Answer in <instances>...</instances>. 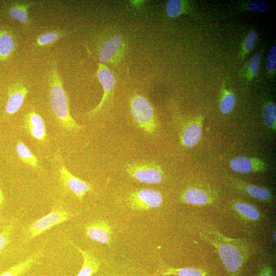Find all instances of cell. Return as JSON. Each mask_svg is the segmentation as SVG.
I'll return each mask as SVG.
<instances>
[{
	"label": "cell",
	"instance_id": "26",
	"mask_svg": "<svg viewBox=\"0 0 276 276\" xmlns=\"http://www.w3.org/2000/svg\"><path fill=\"white\" fill-rule=\"evenodd\" d=\"M65 32L53 30L41 34L37 39L36 44L38 47H45L51 45L63 38Z\"/></svg>",
	"mask_w": 276,
	"mask_h": 276
},
{
	"label": "cell",
	"instance_id": "32",
	"mask_svg": "<svg viewBox=\"0 0 276 276\" xmlns=\"http://www.w3.org/2000/svg\"><path fill=\"white\" fill-rule=\"evenodd\" d=\"M265 67L270 75H274L276 69V46H273L265 59Z\"/></svg>",
	"mask_w": 276,
	"mask_h": 276
},
{
	"label": "cell",
	"instance_id": "30",
	"mask_svg": "<svg viewBox=\"0 0 276 276\" xmlns=\"http://www.w3.org/2000/svg\"><path fill=\"white\" fill-rule=\"evenodd\" d=\"M15 226V222H12L6 226L2 232L0 233V255L9 244Z\"/></svg>",
	"mask_w": 276,
	"mask_h": 276
},
{
	"label": "cell",
	"instance_id": "20",
	"mask_svg": "<svg viewBox=\"0 0 276 276\" xmlns=\"http://www.w3.org/2000/svg\"><path fill=\"white\" fill-rule=\"evenodd\" d=\"M232 208L242 220L248 222H257L261 219L260 211L255 205L252 204L236 201L233 203Z\"/></svg>",
	"mask_w": 276,
	"mask_h": 276
},
{
	"label": "cell",
	"instance_id": "11",
	"mask_svg": "<svg viewBox=\"0 0 276 276\" xmlns=\"http://www.w3.org/2000/svg\"><path fill=\"white\" fill-rule=\"evenodd\" d=\"M86 235L91 240L110 245L112 241L113 231L109 223L104 220L89 223L85 227Z\"/></svg>",
	"mask_w": 276,
	"mask_h": 276
},
{
	"label": "cell",
	"instance_id": "18",
	"mask_svg": "<svg viewBox=\"0 0 276 276\" xmlns=\"http://www.w3.org/2000/svg\"><path fill=\"white\" fill-rule=\"evenodd\" d=\"M180 200L183 203L197 206H204L212 202V198L205 191L195 188L182 193Z\"/></svg>",
	"mask_w": 276,
	"mask_h": 276
},
{
	"label": "cell",
	"instance_id": "21",
	"mask_svg": "<svg viewBox=\"0 0 276 276\" xmlns=\"http://www.w3.org/2000/svg\"><path fill=\"white\" fill-rule=\"evenodd\" d=\"M43 254V250L39 251L27 259L18 263L2 274H0V276H20L23 274L40 259Z\"/></svg>",
	"mask_w": 276,
	"mask_h": 276
},
{
	"label": "cell",
	"instance_id": "15",
	"mask_svg": "<svg viewBox=\"0 0 276 276\" xmlns=\"http://www.w3.org/2000/svg\"><path fill=\"white\" fill-rule=\"evenodd\" d=\"M25 127L27 132L35 139L43 141L46 138L45 125L40 115L35 112L27 113L24 119Z\"/></svg>",
	"mask_w": 276,
	"mask_h": 276
},
{
	"label": "cell",
	"instance_id": "35",
	"mask_svg": "<svg viewBox=\"0 0 276 276\" xmlns=\"http://www.w3.org/2000/svg\"><path fill=\"white\" fill-rule=\"evenodd\" d=\"M273 240L275 241V231L274 232L273 235Z\"/></svg>",
	"mask_w": 276,
	"mask_h": 276
},
{
	"label": "cell",
	"instance_id": "29",
	"mask_svg": "<svg viewBox=\"0 0 276 276\" xmlns=\"http://www.w3.org/2000/svg\"><path fill=\"white\" fill-rule=\"evenodd\" d=\"M258 42V35L256 32H251L247 36L241 47L240 53L241 58L244 59L247 54L251 52L256 47Z\"/></svg>",
	"mask_w": 276,
	"mask_h": 276
},
{
	"label": "cell",
	"instance_id": "5",
	"mask_svg": "<svg viewBox=\"0 0 276 276\" xmlns=\"http://www.w3.org/2000/svg\"><path fill=\"white\" fill-rule=\"evenodd\" d=\"M126 170L132 178L146 184L160 183L164 176L161 167L154 162L128 164Z\"/></svg>",
	"mask_w": 276,
	"mask_h": 276
},
{
	"label": "cell",
	"instance_id": "33",
	"mask_svg": "<svg viewBox=\"0 0 276 276\" xmlns=\"http://www.w3.org/2000/svg\"><path fill=\"white\" fill-rule=\"evenodd\" d=\"M258 276H274L273 270L269 266H264L262 268Z\"/></svg>",
	"mask_w": 276,
	"mask_h": 276
},
{
	"label": "cell",
	"instance_id": "7",
	"mask_svg": "<svg viewBox=\"0 0 276 276\" xmlns=\"http://www.w3.org/2000/svg\"><path fill=\"white\" fill-rule=\"evenodd\" d=\"M126 44L120 36H113L106 40L99 50V59L102 63H119L125 56Z\"/></svg>",
	"mask_w": 276,
	"mask_h": 276
},
{
	"label": "cell",
	"instance_id": "8",
	"mask_svg": "<svg viewBox=\"0 0 276 276\" xmlns=\"http://www.w3.org/2000/svg\"><path fill=\"white\" fill-rule=\"evenodd\" d=\"M97 75L104 89V95L100 104L88 113L89 117H93L103 109L105 104L110 100L116 84V79L113 72L108 67L102 63L99 64Z\"/></svg>",
	"mask_w": 276,
	"mask_h": 276
},
{
	"label": "cell",
	"instance_id": "13",
	"mask_svg": "<svg viewBox=\"0 0 276 276\" xmlns=\"http://www.w3.org/2000/svg\"><path fill=\"white\" fill-rule=\"evenodd\" d=\"M28 92V88L22 81L13 83L9 87V98L6 107L7 114L12 115L20 110Z\"/></svg>",
	"mask_w": 276,
	"mask_h": 276
},
{
	"label": "cell",
	"instance_id": "25",
	"mask_svg": "<svg viewBox=\"0 0 276 276\" xmlns=\"http://www.w3.org/2000/svg\"><path fill=\"white\" fill-rule=\"evenodd\" d=\"M16 149L18 156L24 163L34 168L38 166V160L37 157L24 143L19 142Z\"/></svg>",
	"mask_w": 276,
	"mask_h": 276
},
{
	"label": "cell",
	"instance_id": "3",
	"mask_svg": "<svg viewBox=\"0 0 276 276\" xmlns=\"http://www.w3.org/2000/svg\"><path fill=\"white\" fill-rule=\"evenodd\" d=\"M130 106L137 126L149 135L154 134L157 130L158 123L154 109L148 100L135 94L130 99Z\"/></svg>",
	"mask_w": 276,
	"mask_h": 276
},
{
	"label": "cell",
	"instance_id": "6",
	"mask_svg": "<svg viewBox=\"0 0 276 276\" xmlns=\"http://www.w3.org/2000/svg\"><path fill=\"white\" fill-rule=\"evenodd\" d=\"M127 202L133 210L146 211L160 207L163 202V198L156 191L143 189L131 194Z\"/></svg>",
	"mask_w": 276,
	"mask_h": 276
},
{
	"label": "cell",
	"instance_id": "16",
	"mask_svg": "<svg viewBox=\"0 0 276 276\" xmlns=\"http://www.w3.org/2000/svg\"><path fill=\"white\" fill-rule=\"evenodd\" d=\"M37 3L32 2H14L9 8V14L13 19L19 22L22 25L27 27L30 24L29 9L36 5Z\"/></svg>",
	"mask_w": 276,
	"mask_h": 276
},
{
	"label": "cell",
	"instance_id": "2",
	"mask_svg": "<svg viewBox=\"0 0 276 276\" xmlns=\"http://www.w3.org/2000/svg\"><path fill=\"white\" fill-rule=\"evenodd\" d=\"M48 80L51 107L59 124L69 132L80 131L83 127L78 125L70 114L68 97L56 62L52 64Z\"/></svg>",
	"mask_w": 276,
	"mask_h": 276
},
{
	"label": "cell",
	"instance_id": "14",
	"mask_svg": "<svg viewBox=\"0 0 276 276\" xmlns=\"http://www.w3.org/2000/svg\"><path fill=\"white\" fill-rule=\"evenodd\" d=\"M229 166L234 171L240 173H248L265 171L267 164L257 158L238 157L232 159Z\"/></svg>",
	"mask_w": 276,
	"mask_h": 276
},
{
	"label": "cell",
	"instance_id": "34",
	"mask_svg": "<svg viewBox=\"0 0 276 276\" xmlns=\"http://www.w3.org/2000/svg\"><path fill=\"white\" fill-rule=\"evenodd\" d=\"M5 201V197L3 192L0 193V205H2Z\"/></svg>",
	"mask_w": 276,
	"mask_h": 276
},
{
	"label": "cell",
	"instance_id": "24",
	"mask_svg": "<svg viewBox=\"0 0 276 276\" xmlns=\"http://www.w3.org/2000/svg\"><path fill=\"white\" fill-rule=\"evenodd\" d=\"M236 103V98L232 92L222 87L221 94L220 109L223 114L230 113L234 108Z\"/></svg>",
	"mask_w": 276,
	"mask_h": 276
},
{
	"label": "cell",
	"instance_id": "4",
	"mask_svg": "<svg viewBox=\"0 0 276 276\" xmlns=\"http://www.w3.org/2000/svg\"><path fill=\"white\" fill-rule=\"evenodd\" d=\"M73 214L62 206H56L43 218L29 225L24 233L23 241L28 242L54 226L70 220Z\"/></svg>",
	"mask_w": 276,
	"mask_h": 276
},
{
	"label": "cell",
	"instance_id": "17",
	"mask_svg": "<svg viewBox=\"0 0 276 276\" xmlns=\"http://www.w3.org/2000/svg\"><path fill=\"white\" fill-rule=\"evenodd\" d=\"M71 244L81 254L83 259L81 268L76 276H91L97 272L101 266V261L89 252Z\"/></svg>",
	"mask_w": 276,
	"mask_h": 276
},
{
	"label": "cell",
	"instance_id": "31",
	"mask_svg": "<svg viewBox=\"0 0 276 276\" xmlns=\"http://www.w3.org/2000/svg\"><path fill=\"white\" fill-rule=\"evenodd\" d=\"M240 7L242 10L254 13H264L269 10L270 6L266 3L257 1L242 4Z\"/></svg>",
	"mask_w": 276,
	"mask_h": 276
},
{
	"label": "cell",
	"instance_id": "1",
	"mask_svg": "<svg viewBox=\"0 0 276 276\" xmlns=\"http://www.w3.org/2000/svg\"><path fill=\"white\" fill-rule=\"evenodd\" d=\"M202 237L218 251L228 276H239L246 262L254 253V249L243 239H235L216 231L201 233Z\"/></svg>",
	"mask_w": 276,
	"mask_h": 276
},
{
	"label": "cell",
	"instance_id": "23",
	"mask_svg": "<svg viewBox=\"0 0 276 276\" xmlns=\"http://www.w3.org/2000/svg\"><path fill=\"white\" fill-rule=\"evenodd\" d=\"M192 10L193 8L189 2L181 0H169L166 6V12L167 15L172 18L189 14Z\"/></svg>",
	"mask_w": 276,
	"mask_h": 276
},
{
	"label": "cell",
	"instance_id": "10",
	"mask_svg": "<svg viewBox=\"0 0 276 276\" xmlns=\"http://www.w3.org/2000/svg\"><path fill=\"white\" fill-rule=\"evenodd\" d=\"M59 173L64 187L80 201H82L86 193L92 191V188L89 183L74 176L64 165L60 167Z\"/></svg>",
	"mask_w": 276,
	"mask_h": 276
},
{
	"label": "cell",
	"instance_id": "28",
	"mask_svg": "<svg viewBox=\"0 0 276 276\" xmlns=\"http://www.w3.org/2000/svg\"><path fill=\"white\" fill-rule=\"evenodd\" d=\"M261 65V58L259 54L252 56L246 64V77L252 81L259 73Z\"/></svg>",
	"mask_w": 276,
	"mask_h": 276
},
{
	"label": "cell",
	"instance_id": "36",
	"mask_svg": "<svg viewBox=\"0 0 276 276\" xmlns=\"http://www.w3.org/2000/svg\"><path fill=\"white\" fill-rule=\"evenodd\" d=\"M2 192H3L2 190L1 189V188H0V193H2Z\"/></svg>",
	"mask_w": 276,
	"mask_h": 276
},
{
	"label": "cell",
	"instance_id": "12",
	"mask_svg": "<svg viewBox=\"0 0 276 276\" xmlns=\"http://www.w3.org/2000/svg\"><path fill=\"white\" fill-rule=\"evenodd\" d=\"M232 186L237 190L246 194L259 201L271 204L273 196L271 192L266 188L249 184L235 177H229Z\"/></svg>",
	"mask_w": 276,
	"mask_h": 276
},
{
	"label": "cell",
	"instance_id": "27",
	"mask_svg": "<svg viewBox=\"0 0 276 276\" xmlns=\"http://www.w3.org/2000/svg\"><path fill=\"white\" fill-rule=\"evenodd\" d=\"M262 116L265 125L269 129L275 131L276 106L273 103H268L263 108Z\"/></svg>",
	"mask_w": 276,
	"mask_h": 276
},
{
	"label": "cell",
	"instance_id": "22",
	"mask_svg": "<svg viewBox=\"0 0 276 276\" xmlns=\"http://www.w3.org/2000/svg\"><path fill=\"white\" fill-rule=\"evenodd\" d=\"M207 272L201 269L193 267L174 268L166 266L158 270L155 276H207Z\"/></svg>",
	"mask_w": 276,
	"mask_h": 276
},
{
	"label": "cell",
	"instance_id": "9",
	"mask_svg": "<svg viewBox=\"0 0 276 276\" xmlns=\"http://www.w3.org/2000/svg\"><path fill=\"white\" fill-rule=\"evenodd\" d=\"M204 118L200 115L184 125L179 133L181 144L186 147H193L200 141Z\"/></svg>",
	"mask_w": 276,
	"mask_h": 276
},
{
	"label": "cell",
	"instance_id": "19",
	"mask_svg": "<svg viewBox=\"0 0 276 276\" xmlns=\"http://www.w3.org/2000/svg\"><path fill=\"white\" fill-rule=\"evenodd\" d=\"M16 49V42L13 33L7 29L0 30V60L11 58Z\"/></svg>",
	"mask_w": 276,
	"mask_h": 276
}]
</instances>
